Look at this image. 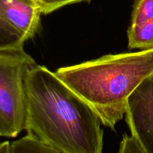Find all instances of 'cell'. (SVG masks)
<instances>
[{
  "label": "cell",
  "instance_id": "cell-1",
  "mask_svg": "<svg viewBox=\"0 0 153 153\" xmlns=\"http://www.w3.org/2000/svg\"><path fill=\"white\" fill-rule=\"evenodd\" d=\"M25 88L28 134L62 153H102L98 114L55 73L34 64Z\"/></svg>",
  "mask_w": 153,
  "mask_h": 153
},
{
  "label": "cell",
  "instance_id": "cell-2",
  "mask_svg": "<svg viewBox=\"0 0 153 153\" xmlns=\"http://www.w3.org/2000/svg\"><path fill=\"white\" fill-rule=\"evenodd\" d=\"M153 73V49L108 55L70 67L56 76L114 128L123 118L127 102L140 82Z\"/></svg>",
  "mask_w": 153,
  "mask_h": 153
},
{
  "label": "cell",
  "instance_id": "cell-3",
  "mask_svg": "<svg viewBox=\"0 0 153 153\" xmlns=\"http://www.w3.org/2000/svg\"><path fill=\"white\" fill-rule=\"evenodd\" d=\"M22 49L0 51V136L16 137L25 128V74L35 64Z\"/></svg>",
  "mask_w": 153,
  "mask_h": 153
},
{
  "label": "cell",
  "instance_id": "cell-4",
  "mask_svg": "<svg viewBox=\"0 0 153 153\" xmlns=\"http://www.w3.org/2000/svg\"><path fill=\"white\" fill-rule=\"evenodd\" d=\"M126 120L131 134L146 153H153V73L129 96Z\"/></svg>",
  "mask_w": 153,
  "mask_h": 153
},
{
  "label": "cell",
  "instance_id": "cell-5",
  "mask_svg": "<svg viewBox=\"0 0 153 153\" xmlns=\"http://www.w3.org/2000/svg\"><path fill=\"white\" fill-rule=\"evenodd\" d=\"M0 14L26 41L38 30L42 11L36 0H0Z\"/></svg>",
  "mask_w": 153,
  "mask_h": 153
},
{
  "label": "cell",
  "instance_id": "cell-6",
  "mask_svg": "<svg viewBox=\"0 0 153 153\" xmlns=\"http://www.w3.org/2000/svg\"><path fill=\"white\" fill-rule=\"evenodd\" d=\"M128 46L131 49H153V19L138 24H131L128 30Z\"/></svg>",
  "mask_w": 153,
  "mask_h": 153
},
{
  "label": "cell",
  "instance_id": "cell-7",
  "mask_svg": "<svg viewBox=\"0 0 153 153\" xmlns=\"http://www.w3.org/2000/svg\"><path fill=\"white\" fill-rule=\"evenodd\" d=\"M25 40L0 14V51L24 49Z\"/></svg>",
  "mask_w": 153,
  "mask_h": 153
},
{
  "label": "cell",
  "instance_id": "cell-8",
  "mask_svg": "<svg viewBox=\"0 0 153 153\" xmlns=\"http://www.w3.org/2000/svg\"><path fill=\"white\" fill-rule=\"evenodd\" d=\"M10 153H62L27 134L10 143Z\"/></svg>",
  "mask_w": 153,
  "mask_h": 153
},
{
  "label": "cell",
  "instance_id": "cell-9",
  "mask_svg": "<svg viewBox=\"0 0 153 153\" xmlns=\"http://www.w3.org/2000/svg\"><path fill=\"white\" fill-rule=\"evenodd\" d=\"M153 19V0H135L131 13V23L138 24Z\"/></svg>",
  "mask_w": 153,
  "mask_h": 153
},
{
  "label": "cell",
  "instance_id": "cell-10",
  "mask_svg": "<svg viewBox=\"0 0 153 153\" xmlns=\"http://www.w3.org/2000/svg\"><path fill=\"white\" fill-rule=\"evenodd\" d=\"M82 1L89 0H40L39 4L41 8L42 14H49L64 6L73 3L80 2Z\"/></svg>",
  "mask_w": 153,
  "mask_h": 153
},
{
  "label": "cell",
  "instance_id": "cell-11",
  "mask_svg": "<svg viewBox=\"0 0 153 153\" xmlns=\"http://www.w3.org/2000/svg\"><path fill=\"white\" fill-rule=\"evenodd\" d=\"M117 153H146L132 135L123 134Z\"/></svg>",
  "mask_w": 153,
  "mask_h": 153
},
{
  "label": "cell",
  "instance_id": "cell-12",
  "mask_svg": "<svg viewBox=\"0 0 153 153\" xmlns=\"http://www.w3.org/2000/svg\"><path fill=\"white\" fill-rule=\"evenodd\" d=\"M0 153H10V143L8 141L0 143Z\"/></svg>",
  "mask_w": 153,
  "mask_h": 153
},
{
  "label": "cell",
  "instance_id": "cell-13",
  "mask_svg": "<svg viewBox=\"0 0 153 153\" xmlns=\"http://www.w3.org/2000/svg\"><path fill=\"white\" fill-rule=\"evenodd\" d=\"M36 1H37V2H38V3H39V1H40V0H36Z\"/></svg>",
  "mask_w": 153,
  "mask_h": 153
}]
</instances>
